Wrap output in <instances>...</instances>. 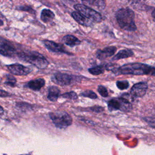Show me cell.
<instances>
[{
  "label": "cell",
  "mask_w": 155,
  "mask_h": 155,
  "mask_svg": "<svg viewBox=\"0 0 155 155\" xmlns=\"http://www.w3.org/2000/svg\"><path fill=\"white\" fill-rule=\"evenodd\" d=\"M108 107L110 111L120 110L123 112H128L132 110V104L124 97L111 99L108 102Z\"/></svg>",
  "instance_id": "8992f818"
},
{
  "label": "cell",
  "mask_w": 155,
  "mask_h": 155,
  "mask_svg": "<svg viewBox=\"0 0 155 155\" xmlns=\"http://www.w3.org/2000/svg\"><path fill=\"white\" fill-rule=\"evenodd\" d=\"M61 96L64 97V98H67V99H73V100L76 99L78 98V96H77L76 93L74 91H70V92L64 93L61 95Z\"/></svg>",
  "instance_id": "603a6c76"
},
{
  "label": "cell",
  "mask_w": 155,
  "mask_h": 155,
  "mask_svg": "<svg viewBox=\"0 0 155 155\" xmlns=\"http://www.w3.org/2000/svg\"><path fill=\"white\" fill-rule=\"evenodd\" d=\"M48 92L47 98L52 102L56 101L60 94L59 89L55 86H51L49 87Z\"/></svg>",
  "instance_id": "9a60e30c"
},
{
  "label": "cell",
  "mask_w": 155,
  "mask_h": 155,
  "mask_svg": "<svg viewBox=\"0 0 155 155\" xmlns=\"http://www.w3.org/2000/svg\"><path fill=\"white\" fill-rule=\"evenodd\" d=\"M3 25V21L0 20V25Z\"/></svg>",
  "instance_id": "4dcf8cb0"
},
{
  "label": "cell",
  "mask_w": 155,
  "mask_h": 155,
  "mask_svg": "<svg viewBox=\"0 0 155 155\" xmlns=\"http://www.w3.org/2000/svg\"><path fill=\"white\" fill-rule=\"evenodd\" d=\"M89 4H91V5H94L95 6H97L99 8H103L105 7V2L103 1H88L87 2Z\"/></svg>",
  "instance_id": "cb8c5ba5"
},
{
  "label": "cell",
  "mask_w": 155,
  "mask_h": 155,
  "mask_svg": "<svg viewBox=\"0 0 155 155\" xmlns=\"http://www.w3.org/2000/svg\"><path fill=\"white\" fill-rule=\"evenodd\" d=\"M116 51V47L109 46L103 50H98L96 52V56L99 59H104L113 56Z\"/></svg>",
  "instance_id": "8fae6325"
},
{
  "label": "cell",
  "mask_w": 155,
  "mask_h": 155,
  "mask_svg": "<svg viewBox=\"0 0 155 155\" xmlns=\"http://www.w3.org/2000/svg\"><path fill=\"white\" fill-rule=\"evenodd\" d=\"M75 79L76 78L74 76L67 73H57L53 76L52 81L59 85L64 86L70 85L75 81Z\"/></svg>",
  "instance_id": "52a82bcc"
},
{
  "label": "cell",
  "mask_w": 155,
  "mask_h": 155,
  "mask_svg": "<svg viewBox=\"0 0 155 155\" xmlns=\"http://www.w3.org/2000/svg\"><path fill=\"white\" fill-rule=\"evenodd\" d=\"M71 16L74 18V19L80 25H85V26H88L91 24L93 22L85 18L83 15H82L81 13H79L78 12H73L71 13Z\"/></svg>",
  "instance_id": "7c38bea8"
},
{
  "label": "cell",
  "mask_w": 155,
  "mask_h": 155,
  "mask_svg": "<svg viewBox=\"0 0 155 155\" xmlns=\"http://www.w3.org/2000/svg\"><path fill=\"white\" fill-rule=\"evenodd\" d=\"M15 50L11 45L8 44H0V54L4 56L12 57L14 55Z\"/></svg>",
  "instance_id": "5bb4252c"
},
{
  "label": "cell",
  "mask_w": 155,
  "mask_h": 155,
  "mask_svg": "<svg viewBox=\"0 0 155 155\" xmlns=\"http://www.w3.org/2000/svg\"><path fill=\"white\" fill-rule=\"evenodd\" d=\"M62 41L64 44L70 47H74L81 44V41L76 37L73 35H66L64 36Z\"/></svg>",
  "instance_id": "2e32d148"
},
{
  "label": "cell",
  "mask_w": 155,
  "mask_h": 155,
  "mask_svg": "<svg viewBox=\"0 0 155 155\" xmlns=\"http://www.w3.org/2000/svg\"><path fill=\"white\" fill-rule=\"evenodd\" d=\"M80 95L82 96H84V97H87L90 98V99H96L97 97L95 93H94L91 90H88L83 91L82 93H81Z\"/></svg>",
  "instance_id": "ffe728a7"
},
{
  "label": "cell",
  "mask_w": 155,
  "mask_h": 155,
  "mask_svg": "<svg viewBox=\"0 0 155 155\" xmlns=\"http://www.w3.org/2000/svg\"><path fill=\"white\" fill-rule=\"evenodd\" d=\"M145 120L150 127L153 128H155V117H147V118H145Z\"/></svg>",
  "instance_id": "484cf974"
},
{
  "label": "cell",
  "mask_w": 155,
  "mask_h": 155,
  "mask_svg": "<svg viewBox=\"0 0 155 155\" xmlns=\"http://www.w3.org/2000/svg\"><path fill=\"white\" fill-rule=\"evenodd\" d=\"M74 8L78 11V12L92 22H100L102 19V17L99 12L85 5L78 4L74 6Z\"/></svg>",
  "instance_id": "5b68a950"
},
{
  "label": "cell",
  "mask_w": 155,
  "mask_h": 155,
  "mask_svg": "<svg viewBox=\"0 0 155 155\" xmlns=\"http://www.w3.org/2000/svg\"><path fill=\"white\" fill-rule=\"evenodd\" d=\"M97 91H98L99 93L103 97H107L108 96V93L107 88L102 85L98 86Z\"/></svg>",
  "instance_id": "d4e9b609"
},
{
  "label": "cell",
  "mask_w": 155,
  "mask_h": 155,
  "mask_svg": "<svg viewBox=\"0 0 155 155\" xmlns=\"http://www.w3.org/2000/svg\"><path fill=\"white\" fill-rule=\"evenodd\" d=\"M117 87L121 90L127 89L129 86V83L127 81H117L116 82Z\"/></svg>",
  "instance_id": "44dd1931"
},
{
  "label": "cell",
  "mask_w": 155,
  "mask_h": 155,
  "mask_svg": "<svg viewBox=\"0 0 155 155\" xmlns=\"http://www.w3.org/2000/svg\"><path fill=\"white\" fill-rule=\"evenodd\" d=\"M50 119L56 127L65 128L72 124L71 117L65 111H56L49 114Z\"/></svg>",
  "instance_id": "277c9868"
},
{
  "label": "cell",
  "mask_w": 155,
  "mask_h": 155,
  "mask_svg": "<svg viewBox=\"0 0 155 155\" xmlns=\"http://www.w3.org/2000/svg\"><path fill=\"white\" fill-rule=\"evenodd\" d=\"M116 18L119 25L122 29L133 31L137 29L134 22V13L128 8H122L117 10Z\"/></svg>",
  "instance_id": "7a4b0ae2"
},
{
  "label": "cell",
  "mask_w": 155,
  "mask_h": 155,
  "mask_svg": "<svg viewBox=\"0 0 155 155\" xmlns=\"http://www.w3.org/2000/svg\"><path fill=\"white\" fill-rule=\"evenodd\" d=\"M4 113V109L2 108V107L1 106H0V114H2Z\"/></svg>",
  "instance_id": "f546056e"
},
{
  "label": "cell",
  "mask_w": 155,
  "mask_h": 155,
  "mask_svg": "<svg viewBox=\"0 0 155 155\" xmlns=\"http://www.w3.org/2000/svg\"><path fill=\"white\" fill-rule=\"evenodd\" d=\"M133 52L130 49H124L120 50L116 55H114L112 59L113 61L119 60L121 59L127 58L129 57H131L133 55Z\"/></svg>",
  "instance_id": "e0dca14e"
},
{
  "label": "cell",
  "mask_w": 155,
  "mask_h": 155,
  "mask_svg": "<svg viewBox=\"0 0 155 155\" xmlns=\"http://www.w3.org/2000/svg\"><path fill=\"white\" fill-rule=\"evenodd\" d=\"M44 44L47 48L53 52L55 53H68L65 50L63 45L56 43L53 41L45 40L44 41Z\"/></svg>",
  "instance_id": "30bf717a"
},
{
  "label": "cell",
  "mask_w": 155,
  "mask_h": 155,
  "mask_svg": "<svg viewBox=\"0 0 155 155\" xmlns=\"http://www.w3.org/2000/svg\"><path fill=\"white\" fill-rule=\"evenodd\" d=\"M117 71L119 74L133 75L155 76V67L142 63H129L120 67Z\"/></svg>",
  "instance_id": "6da1fadb"
},
{
  "label": "cell",
  "mask_w": 155,
  "mask_h": 155,
  "mask_svg": "<svg viewBox=\"0 0 155 155\" xmlns=\"http://www.w3.org/2000/svg\"><path fill=\"white\" fill-rule=\"evenodd\" d=\"M19 9H20L21 10H24V11H27L31 13H34L33 10L30 7H28V6H21V7H19Z\"/></svg>",
  "instance_id": "4316f807"
},
{
  "label": "cell",
  "mask_w": 155,
  "mask_h": 155,
  "mask_svg": "<svg viewBox=\"0 0 155 155\" xmlns=\"http://www.w3.org/2000/svg\"><path fill=\"white\" fill-rule=\"evenodd\" d=\"M19 56L21 59L28 62L41 69L46 68L48 65V62L45 58L37 52H22L19 54Z\"/></svg>",
  "instance_id": "3957f363"
},
{
  "label": "cell",
  "mask_w": 155,
  "mask_h": 155,
  "mask_svg": "<svg viewBox=\"0 0 155 155\" xmlns=\"http://www.w3.org/2000/svg\"><path fill=\"white\" fill-rule=\"evenodd\" d=\"M45 85V80L42 78H39L35 80H32L29 81L27 86L29 88L35 90V91H38L42 87H43Z\"/></svg>",
  "instance_id": "4fadbf2b"
},
{
  "label": "cell",
  "mask_w": 155,
  "mask_h": 155,
  "mask_svg": "<svg viewBox=\"0 0 155 155\" xmlns=\"http://www.w3.org/2000/svg\"><path fill=\"white\" fill-rule=\"evenodd\" d=\"M7 67L10 72H11L13 74L17 76L27 75L31 71V69L30 68L18 64L8 65H7Z\"/></svg>",
  "instance_id": "ba28073f"
},
{
  "label": "cell",
  "mask_w": 155,
  "mask_h": 155,
  "mask_svg": "<svg viewBox=\"0 0 155 155\" xmlns=\"http://www.w3.org/2000/svg\"><path fill=\"white\" fill-rule=\"evenodd\" d=\"M9 96V93L5 91L0 90V97H7Z\"/></svg>",
  "instance_id": "83f0119b"
},
{
  "label": "cell",
  "mask_w": 155,
  "mask_h": 155,
  "mask_svg": "<svg viewBox=\"0 0 155 155\" xmlns=\"http://www.w3.org/2000/svg\"><path fill=\"white\" fill-rule=\"evenodd\" d=\"M105 70H107V65H97L88 69V71L93 75H98L102 74L104 72Z\"/></svg>",
  "instance_id": "d6986e66"
},
{
  "label": "cell",
  "mask_w": 155,
  "mask_h": 155,
  "mask_svg": "<svg viewBox=\"0 0 155 155\" xmlns=\"http://www.w3.org/2000/svg\"><path fill=\"white\" fill-rule=\"evenodd\" d=\"M148 89V84L147 82H141L134 84L130 91L131 94L135 97H143Z\"/></svg>",
  "instance_id": "9c48e42d"
},
{
  "label": "cell",
  "mask_w": 155,
  "mask_h": 155,
  "mask_svg": "<svg viewBox=\"0 0 155 155\" xmlns=\"http://www.w3.org/2000/svg\"><path fill=\"white\" fill-rule=\"evenodd\" d=\"M152 17H153L154 22H155V9L153 10V11L152 12Z\"/></svg>",
  "instance_id": "f1b7e54d"
},
{
  "label": "cell",
  "mask_w": 155,
  "mask_h": 155,
  "mask_svg": "<svg viewBox=\"0 0 155 155\" xmlns=\"http://www.w3.org/2000/svg\"><path fill=\"white\" fill-rule=\"evenodd\" d=\"M54 18V14L52 11L48 9H44L41 13V19L44 22H48L53 20Z\"/></svg>",
  "instance_id": "ac0fdd59"
},
{
  "label": "cell",
  "mask_w": 155,
  "mask_h": 155,
  "mask_svg": "<svg viewBox=\"0 0 155 155\" xmlns=\"http://www.w3.org/2000/svg\"><path fill=\"white\" fill-rule=\"evenodd\" d=\"M16 80L13 76L11 75H7V80L5 82V84L6 85L14 87L16 85Z\"/></svg>",
  "instance_id": "7402d4cb"
}]
</instances>
